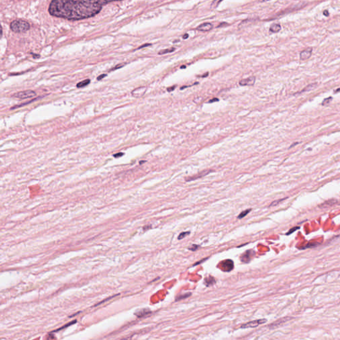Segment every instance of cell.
<instances>
[{"mask_svg": "<svg viewBox=\"0 0 340 340\" xmlns=\"http://www.w3.org/2000/svg\"><path fill=\"white\" fill-rule=\"evenodd\" d=\"M183 68H185V66H181V69H183Z\"/></svg>", "mask_w": 340, "mask_h": 340, "instance_id": "41", "label": "cell"}, {"mask_svg": "<svg viewBox=\"0 0 340 340\" xmlns=\"http://www.w3.org/2000/svg\"><path fill=\"white\" fill-rule=\"evenodd\" d=\"M175 50H176V48H174V47H172V48H167V49L162 50V51H160L159 52L158 54L161 55H165V54H167V53H172V52L175 51Z\"/></svg>", "mask_w": 340, "mask_h": 340, "instance_id": "20", "label": "cell"}, {"mask_svg": "<svg viewBox=\"0 0 340 340\" xmlns=\"http://www.w3.org/2000/svg\"><path fill=\"white\" fill-rule=\"evenodd\" d=\"M213 172V170H205V171H203V172H200L199 174L196 175V176H194L193 177H187L185 179V181H193V180L201 178L202 177H204V176H207L209 173H210L211 172Z\"/></svg>", "mask_w": 340, "mask_h": 340, "instance_id": "9", "label": "cell"}, {"mask_svg": "<svg viewBox=\"0 0 340 340\" xmlns=\"http://www.w3.org/2000/svg\"><path fill=\"white\" fill-rule=\"evenodd\" d=\"M188 37H189L188 34H185V35H184L183 36V38L184 39H187V38H188Z\"/></svg>", "mask_w": 340, "mask_h": 340, "instance_id": "38", "label": "cell"}, {"mask_svg": "<svg viewBox=\"0 0 340 340\" xmlns=\"http://www.w3.org/2000/svg\"><path fill=\"white\" fill-rule=\"evenodd\" d=\"M118 294H117V295H114V296H112V297H110V298H107V299H106V300H103V301H102V302H100V303H98V304H96V305H100V304H103V302H106V301H107V300H110V299H111V298H113V297H115V296H118ZM96 305H95V306H96Z\"/></svg>", "mask_w": 340, "mask_h": 340, "instance_id": "28", "label": "cell"}, {"mask_svg": "<svg viewBox=\"0 0 340 340\" xmlns=\"http://www.w3.org/2000/svg\"><path fill=\"white\" fill-rule=\"evenodd\" d=\"M10 28L15 33H23L28 31L30 25L27 21L23 20H15L10 24Z\"/></svg>", "mask_w": 340, "mask_h": 340, "instance_id": "2", "label": "cell"}, {"mask_svg": "<svg viewBox=\"0 0 340 340\" xmlns=\"http://www.w3.org/2000/svg\"><path fill=\"white\" fill-rule=\"evenodd\" d=\"M124 64H122V65H117V66H115V67H114L113 69H112V71H114V70H116V69H119V68H122V66H124Z\"/></svg>", "mask_w": 340, "mask_h": 340, "instance_id": "30", "label": "cell"}, {"mask_svg": "<svg viewBox=\"0 0 340 340\" xmlns=\"http://www.w3.org/2000/svg\"><path fill=\"white\" fill-rule=\"evenodd\" d=\"M90 82V80H89V79H85V80H84L83 81H81L80 82L78 83V84H76V86H77L78 88L84 87V86L88 85Z\"/></svg>", "mask_w": 340, "mask_h": 340, "instance_id": "17", "label": "cell"}, {"mask_svg": "<svg viewBox=\"0 0 340 340\" xmlns=\"http://www.w3.org/2000/svg\"><path fill=\"white\" fill-rule=\"evenodd\" d=\"M76 320H74V321H72V322H69V323H68V324H66V325H65V326H62V327H61V328H59V329H57V330H55V331H54V332H59V331H60V330H62V329H65V328H68V327H69V326H71V325H72V324H75V323H76Z\"/></svg>", "mask_w": 340, "mask_h": 340, "instance_id": "22", "label": "cell"}, {"mask_svg": "<svg viewBox=\"0 0 340 340\" xmlns=\"http://www.w3.org/2000/svg\"><path fill=\"white\" fill-rule=\"evenodd\" d=\"M318 86V84L317 83H313V84H310L309 85H308L307 86H305L302 90L300 93H304V92H308V91H311V90H313L314 89H315V88H317Z\"/></svg>", "mask_w": 340, "mask_h": 340, "instance_id": "14", "label": "cell"}, {"mask_svg": "<svg viewBox=\"0 0 340 340\" xmlns=\"http://www.w3.org/2000/svg\"><path fill=\"white\" fill-rule=\"evenodd\" d=\"M220 266L222 270L224 272H230L234 268V263L232 260L227 259L221 262L220 264Z\"/></svg>", "mask_w": 340, "mask_h": 340, "instance_id": "5", "label": "cell"}, {"mask_svg": "<svg viewBox=\"0 0 340 340\" xmlns=\"http://www.w3.org/2000/svg\"><path fill=\"white\" fill-rule=\"evenodd\" d=\"M123 155H124V153H118V154H114V158H119V157L122 156Z\"/></svg>", "mask_w": 340, "mask_h": 340, "instance_id": "31", "label": "cell"}, {"mask_svg": "<svg viewBox=\"0 0 340 340\" xmlns=\"http://www.w3.org/2000/svg\"><path fill=\"white\" fill-rule=\"evenodd\" d=\"M332 100V97H328V98H326V99L324 100V101L322 102V106H327L329 104V103H331V101Z\"/></svg>", "mask_w": 340, "mask_h": 340, "instance_id": "23", "label": "cell"}, {"mask_svg": "<svg viewBox=\"0 0 340 340\" xmlns=\"http://www.w3.org/2000/svg\"><path fill=\"white\" fill-rule=\"evenodd\" d=\"M324 15L326 17L329 16V12H328V10H325V11H324Z\"/></svg>", "mask_w": 340, "mask_h": 340, "instance_id": "36", "label": "cell"}, {"mask_svg": "<svg viewBox=\"0 0 340 340\" xmlns=\"http://www.w3.org/2000/svg\"><path fill=\"white\" fill-rule=\"evenodd\" d=\"M299 229H300V227H293V228L290 229L289 230V231L287 232V233L286 234V235H290V234L293 233L294 232H295V231H296V230Z\"/></svg>", "mask_w": 340, "mask_h": 340, "instance_id": "26", "label": "cell"}, {"mask_svg": "<svg viewBox=\"0 0 340 340\" xmlns=\"http://www.w3.org/2000/svg\"><path fill=\"white\" fill-rule=\"evenodd\" d=\"M267 322V319H265V318H263V319H256V320H253L251 321V322H249L248 323H246V324H243V325L241 326V328H245V329H246V328H256V327L259 326L261 325V324H264V323Z\"/></svg>", "mask_w": 340, "mask_h": 340, "instance_id": "3", "label": "cell"}, {"mask_svg": "<svg viewBox=\"0 0 340 340\" xmlns=\"http://www.w3.org/2000/svg\"><path fill=\"white\" fill-rule=\"evenodd\" d=\"M287 198H288V197H284V198H282V199H278V200H276V201H273V203H271L270 205V207L276 206V205H278V204H279V203H280V202L283 201H284L285 199H287Z\"/></svg>", "mask_w": 340, "mask_h": 340, "instance_id": "24", "label": "cell"}, {"mask_svg": "<svg viewBox=\"0 0 340 340\" xmlns=\"http://www.w3.org/2000/svg\"><path fill=\"white\" fill-rule=\"evenodd\" d=\"M250 211H251V209H246V210L243 211H242L241 213H240L239 215V216L237 217V218H239V219H241V218H244V217H245V216L247 215L248 213H250Z\"/></svg>", "mask_w": 340, "mask_h": 340, "instance_id": "21", "label": "cell"}, {"mask_svg": "<svg viewBox=\"0 0 340 340\" xmlns=\"http://www.w3.org/2000/svg\"><path fill=\"white\" fill-rule=\"evenodd\" d=\"M36 96V93L33 90H25V91L19 92L13 95L15 98H18L20 99H26V98H32V97Z\"/></svg>", "mask_w": 340, "mask_h": 340, "instance_id": "4", "label": "cell"}, {"mask_svg": "<svg viewBox=\"0 0 340 340\" xmlns=\"http://www.w3.org/2000/svg\"><path fill=\"white\" fill-rule=\"evenodd\" d=\"M175 89H176V86H172V87H171V88H168V89H167V91H169V92H171V91H172V90H174Z\"/></svg>", "mask_w": 340, "mask_h": 340, "instance_id": "32", "label": "cell"}, {"mask_svg": "<svg viewBox=\"0 0 340 340\" xmlns=\"http://www.w3.org/2000/svg\"><path fill=\"white\" fill-rule=\"evenodd\" d=\"M190 234V231H189V232H181V233H180V235L178 236V239L179 240L185 238V236H187V235H189Z\"/></svg>", "mask_w": 340, "mask_h": 340, "instance_id": "25", "label": "cell"}, {"mask_svg": "<svg viewBox=\"0 0 340 340\" xmlns=\"http://www.w3.org/2000/svg\"><path fill=\"white\" fill-rule=\"evenodd\" d=\"M336 203H337V201L336 200V199H329V200L327 201L324 202V203H322L319 205V207L320 208H326V207H330L332 205H334L336 204Z\"/></svg>", "mask_w": 340, "mask_h": 340, "instance_id": "13", "label": "cell"}, {"mask_svg": "<svg viewBox=\"0 0 340 340\" xmlns=\"http://www.w3.org/2000/svg\"><path fill=\"white\" fill-rule=\"evenodd\" d=\"M339 90V89H337V90H336V93H338Z\"/></svg>", "mask_w": 340, "mask_h": 340, "instance_id": "40", "label": "cell"}, {"mask_svg": "<svg viewBox=\"0 0 340 340\" xmlns=\"http://www.w3.org/2000/svg\"><path fill=\"white\" fill-rule=\"evenodd\" d=\"M151 314H152V311L148 308L140 309L134 313L135 315H136L138 318H143V317H145Z\"/></svg>", "mask_w": 340, "mask_h": 340, "instance_id": "11", "label": "cell"}, {"mask_svg": "<svg viewBox=\"0 0 340 340\" xmlns=\"http://www.w3.org/2000/svg\"><path fill=\"white\" fill-rule=\"evenodd\" d=\"M254 255V252L253 250H247L245 252L241 257V260L244 263H249L251 260L252 258Z\"/></svg>", "mask_w": 340, "mask_h": 340, "instance_id": "7", "label": "cell"}, {"mask_svg": "<svg viewBox=\"0 0 340 340\" xmlns=\"http://www.w3.org/2000/svg\"><path fill=\"white\" fill-rule=\"evenodd\" d=\"M151 227H152V226H151V225L149 226V227H148V226H145V227H144V230H145V229L147 230V229H150Z\"/></svg>", "mask_w": 340, "mask_h": 340, "instance_id": "39", "label": "cell"}, {"mask_svg": "<svg viewBox=\"0 0 340 340\" xmlns=\"http://www.w3.org/2000/svg\"><path fill=\"white\" fill-rule=\"evenodd\" d=\"M207 259H208V258H206V259H203V260H201V261H199V262H198V263H196V264H194V265H193V266H195V265H197V264H200V263H203V262H204V261H205V260H207Z\"/></svg>", "mask_w": 340, "mask_h": 340, "instance_id": "33", "label": "cell"}, {"mask_svg": "<svg viewBox=\"0 0 340 340\" xmlns=\"http://www.w3.org/2000/svg\"><path fill=\"white\" fill-rule=\"evenodd\" d=\"M106 76H107V75H106V74H103V75H101L100 76H98V77H97V80H102V79H103V78L106 77Z\"/></svg>", "mask_w": 340, "mask_h": 340, "instance_id": "29", "label": "cell"}, {"mask_svg": "<svg viewBox=\"0 0 340 340\" xmlns=\"http://www.w3.org/2000/svg\"><path fill=\"white\" fill-rule=\"evenodd\" d=\"M146 89L147 87L146 86H140V87L137 88V89H134L132 92V94L134 97H135V98H141L144 95V94L146 92Z\"/></svg>", "mask_w": 340, "mask_h": 340, "instance_id": "6", "label": "cell"}, {"mask_svg": "<svg viewBox=\"0 0 340 340\" xmlns=\"http://www.w3.org/2000/svg\"><path fill=\"white\" fill-rule=\"evenodd\" d=\"M2 34H3V30H2V26H1V25H0V39H1V37H2Z\"/></svg>", "mask_w": 340, "mask_h": 340, "instance_id": "35", "label": "cell"}, {"mask_svg": "<svg viewBox=\"0 0 340 340\" xmlns=\"http://www.w3.org/2000/svg\"><path fill=\"white\" fill-rule=\"evenodd\" d=\"M312 47H309V48H307L306 49L302 51L300 53V59L302 60H307L308 59L310 58V57L312 56Z\"/></svg>", "mask_w": 340, "mask_h": 340, "instance_id": "10", "label": "cell"}, {"mask_svg": "<svg viewBox=\"0 0 340 340\" xmlns=\"http://www.w3.org/2000/svg\"><path fill=\"white\" fill-rule=\"evenodd\" d=\"M213 25L211 23H204L199 25L197 27V30L200 31L207 32L213 29Z\"/></svg>", "mask_w": 340, "mask_h": 340, "instance_id": "12", "label": "cell"}, {"mask_svg": "<svg viewBox=\"0 0 340 340\" xmlns=\"http://www.w3.org/2000/svg\"><path fill=\"white\" fill-rule=\"evenodd\" d=\"M281 30V26L279 24L274 23L270 27V31L272 33H278Z\"/></svg>", "mask_w": 340, "mask_h": 340, "instance_id": "16", "label": "cell"}, {"mask_svg": "<svg viewBox=\"0 0 340 340\" xmlns=\"http://www.w3.org/2000/svg\"><path fill=\"white\" fill-rule=\"evenodd\" d=\"M217 101H218V98H215V99L211 100L209 101V103H214V102H217Z\"/></svg>", "mask_w": 340, "mask_h": 340, "instance_id": "34", "label": "cell"}, {"mask_svg": "<svg viewBox=\"0 0 340 340\" xmlns=\"http://www.w3.org/2000/svg\"><path fill=\"white\" fill-rule=\"evenodd\" d=\"M149 45H151V44H145V45H142V46H141V47H139L138 48H143V47H148V46H149Z\"/></svg>", "mask_w": 340, "mask_h": 340, "instance_id": "37", "label": "cell"}, {"mask_svg": "<svg viewBox=\"0 0 340 340\" xmlns=\"http://www.w3.org/2000/svg\"><path fill=\"white\" fill-rule=\"evenodd\" d=\"M199 248V245H193L191 248H189V250H192V251H195L196 250H197Z\"/></svg>", "mask_w": 340, "mask_h": 340, "instance_id": "27", "label": "cell"}, {"mask_svg": "<svg viewBox=\"0 0 340 340\" xmlns=\"http://www.w3.org/2000/svg\"><path fill=\"white\" fill-rule=\"evenodd\" d=\"M319 245V242H309V243H308L307 245H305V246H304V247L301 248L300 249H302V250H303V249H310V248H314V247H316V246H318Z\"/></svg>", "mask_w": 340, "mask_h": 340, "instance_id": "18", "label": "cell"}, {"mask_svg": "<svg viewBox=\"0 0 340 340\" xmlns=\"http://www.w3.org/2000/svg\"><path fill=\"white\" fill-rule=\"evenodd\" d=\"M105 1H65L51 2L48 12L51 15L69 20H79L94 16L100 11Z\"/></svg>", "mask_w": 340, "mask_h": 340, "instance_id": "1", "label": "cell"}, {"mask_svg": "<svg viewBox=\"0 0 340 340\" xmlns=\"http://www.w3.org/2000/svg\"><path fill=\"white\" fill-rule=\"evenodd\" d=\"M256 81V78L250 76L245 79H242L239 81V84L241 86H253Z\"/></svg>", "mask_w": 340, "mask_h": 340, "instance_id": "8", "label": "cell"}, {"mask_svg": "<svg viewBox=\"0 0 340 340\" xmlns=\"http://www.w3.org/2000/svg\"><path fill=\"white\" fill-rule=\"evenodd\" d=\"M191 292H189V293H185V294H183L179 295V296H177V297H176V301H179V300H183V299H185V298H187L190 297V296H191Z\"/></svg>", "mask_w": 340, "mask_h": 340, "instance_id": "19", "label": "cell"}, {"mask_svg": "<svg viewBox=\"0 0 340 340\" xmlns=\"http://www.w3.org/2000/svg\"><path fill=\"white\" fill-rule=\"evenodd\" d=\"M215 282H216L215 279L212 276H208L207 277V278H205V284L207 286H212V285L215 284Z\"/></svg>", "mask_w": 340, "mask_h": 340, "instance_id": "15", "label": "cell"}]
</instances>
